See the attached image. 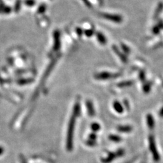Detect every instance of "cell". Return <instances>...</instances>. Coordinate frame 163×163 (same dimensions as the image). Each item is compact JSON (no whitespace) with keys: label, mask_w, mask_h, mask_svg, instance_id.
Wrapping results in <instances>:
<instances>
[{"label":"cell","mask_w":163,"mask_h":163,"mask_svg":"<svg viewBox=\"0 0 163 163\" xmlns=\"http://www.w3.org/2000/svg\"><path fill=\"white\" fill-rule=\"evenodd\" d=\"M148 142H149V151L153 156V159L155 162H158L160 160V156L159 154L158 149L156 147V141L155 138L153 135H149L148 137Z\"/></svg>","instance_id":"6da1fadb"},{"label":"cell","mask_w":163,"mask_h":163,"mask_svg":"<svg viewBox=\"0 0 163 163\" xmlns=\"http://www.w3.org/2000/svg\"><path fill=\"white\" fill-rule=\"evenodd\" d=\"M100 15L102 18H105V19L111 20V21L114 22L120 23V22L122 21V16L117 14H108V13H102V14H101Z\"/></svg>","instance_id":"7a4b0ae2"},{"label":"cell","mask_w":163,"mask_h":163,"mask_svg":"<svg viewBox=\"0 0 163 163\" xmlns=\"http://www.w3.org/2000/svg\"><path fill=\"white\" fill-rule=\"evenodd\" d=\"M124 154V151L123 149H118L116 152L114 153H111L109 154V156L107 157L106 158H105L103 162L104 163H110V162H112V160H114L116 157H120L122 156H123Z\"/></svg>","instance_id":"3957f363"},{"label":"cell","mask_w":163,"mask_h":163,"mask_svg":"<svg viewBox=\"0 0 163 163\" xmlns=\"http://www.w3.org/2000/svg\"><path fill=\"white\" fill-rule=\"evenodd\" d=\"M54 50H58L61 46V33L59 30H55L53 33Z\"/></svg>","instance_id":"277c9868"},{"label":"cell","mask_w":163,"mask_h":163,"mask_svg":"<svg viewBox=\"0 0 163 163\" xmlns=\"http://www.w3.org/2000/svg\"><path fill=\"white\" fill-rule=\"evenodd\" d=\"M146 122H147V126L150 130H152L155 126V121L154 116L151 114H148L146 116Z\"/></svg>","instance_id":"5b68a950"},{"label":"cell","mask_w":163,"mask_h":163,"mask_svg":"<svg viewBox=\"0 0 163 163\" xmlns=\"http://www.w3.org/2000/svg\"><path fill=\"white\" fill-rule=\"evenodd\" d=\"M113 50L114 51L116 52V54L120 57V59H121V61H122L123 63H127V62H128V59H127L126 56L125 55V54H123L122 53V52L119 50L118 48L116 47V46H113Z\"/></svg>","instance_id":"8992f818"},{"label":"cell","mask_w":163,"mask_h":163,"mask_svg":"<svg viewBox=\"0 0 163 163\" xmlns=\"http://www.w3.org/2000/svg\"><path fill=\"white\" fill-rule=\"evenodd\" d=\"M113 107H114V109L115 110V111L116 112H118V113H119V114L123 113L124 108H123V106H122V104L119 101H114V104H113Z\"/></svg>","instance_id":"52a82bcc"},{"label":"cell","mask_w":163,"mask_h":163,"mask_svg":"<svg viewBox=\"0 0 163 163\" xmlns=\"http://www.w3.org/2000/svg\"><path fill=\"white\" fill-rule=\"evenodd\" d=\"M96 36H97V40H98V41L101 44H102V45L106 44L107 39L103 33H101V32H97L96 33Z\"/></svg>","instance_id":"ba28073f"},{"label":"cell","mask_w":163,"mask_h":163,"mask_svg":"<svg viewBox=\"0 0 163 163\" xmlns=\"http://www.w3.org/2000/svg\"><path fill=\"white\" fill-rule=\"evenodd\" d=\"M133 130L132 126L129 125H126V126H120L118 127V131L121 133H131Z\"/></svg>","instance_id":"9c48e42d"},{"label":"cell","mask_w":163,"mask_h":163,"mask_svg":"<svg viewBox=\"0 0 163 163\" xmlns=\"http://www.w3.org/2000/svg\"><path fill=\"white\" fill-rule=\"evenodd\" d=\"M152 83L151 82H146L143 84V91L145 94H148V93L151 91L152 88Z\"/></svg>","instance_id":"30bf717a"},{"label":"cell","mask_w":163,"mask_h":163,"mask_svg":"<svg viewBox=\"0 0 163 163\" xmlns=\"http://www.w3.org/2000/svg\"><path fill=\"white\" fill-rule=\"evenodd\" d=\"M118 76V74H112L110 73H102L101 74L99 75V78L101 79H108V78H116Z\"/></svg>","instance_id":"8fae6325"},{"label":"cell","mask_w":163,"mask_h":163,"mask_svg":"<svg viewBox=\"0 0 163 163\" xmlns=\"http://www.w3.org/2000/svg\"><path fill=\"white\" fill-rule=\"evenodd\" d=\"M12 12L10 7L5 6V5H0V13L1 14H9Z\"/></svg>","instance_id":"7c38bea8"},{"label":"cell","mask_w":163,"mask_h":163,"mask_svg":"<svg viewBox=\"0 0 163 163\" xmlns=\"http://www.w3.org/2000/svg\"><path fill=\"white\" fill-rule=\"evenodd\" d=\"M133 84V82L131 81V80H128V81H124L118 84L119 87H130V86Z\"/></svg>","instance_id":"4fadbf2b"},{"label":"cell","mask_w":163,"mask_h":163,"mask_svg":"<svg viewBox=\"0 0 163 163\" xmlns=\"http://www.w3.org/2000/svg\"><path fill=\"white\" fill-rule=\"evenodd\" d=\"M21 5H22V1L21 0H16V3L14 4V10L15 12H18L21 8Z\"/></svg>","instance_id":"5bb4252c"},{"label":"cell","mask_w":163,"mask_h":163,"mask_svg":"<svg viewBox=\"0 0 163 163\" xmlns=\"http://www.w3.org/2000/svg\"><path fill=\"white\" fill-rule=\"evenodd\" d=\"M46 10V4H44V3H43V4H41L40 6H39L38 9H37V13L40 14H44Z\"/></svg>","instance_id":"9a60e30c"},{"label":"cell","mask_w":163,"mask_h":163,"mask_svg":"<svg viewBox=\"0 0 163 163\" xmlns=\"http://www.w3.org/2000/svg\"><path fill=\"white\" fill-rule=\"evenodd\" d=\"M24 3L28 7H33L35 4V0H25Z\"/></svg>","instance_id":"2e32d148"},{"label":"cell","mask_w":163,"mask_h":163,"mask_svg":"<svg viewBox=\"0 0 163 163\" xmlns=\"http://www.w3.org/2000/svg\"><path fill=\"white\" fill-rule=\"evenodd\" d=\"M110 139L114 142H120L121 141V138L119 136L115 135H112L110 136Z\"/></svg>","instance_id":"e0dca14e"},{"label":"cell","mask_w":163,"mask_h":163,"mask_svg":"<svg viewBox=\"0 0 163 163\" xmlns=\"http://www.w3.org/2000/svg\"><path fill=\"white\" fill-rule=\"evenodd\" d=\"M139 78L141 82H145V73L143 70L140 71L139 73Z\"/></svg>","instance_id":"ac0fdd59"},{"label":"cell","mask_w":163,"mask_h":163,"mask_svg":"<svg viewBox=\"0 0 163 163\" xmlns=\"http://www.w3.org/2000/svg\"><path fill=\"white\" fill-rule=\"evenodd\" d=\"M121 47H122V50H124V52L125 53L127 54L130 53V52H131L130 48H129L127 46H126V45L124 44H122Z\"/></svg>","instance_id":"d6986e66"},{"label":"cell","mask_w":163,"mask_h":163,"mask_svg":"<svg viewBox=\"0 0 163 163\" xmlns=\"http://www.w3.org/2000/svg\"><path fill=\"white\" fill-rule=\"evenodd\" d=\"M84 34L87 35V37H91L92 35L94 34V31L93 29H87L84 31Z\"/></svg>","instance_id":"ffe728a7"},{"label":"cell","mask_w":163,"mask_h":163,"mask_svg":"<svg viewBox=\"0 0 163 163\" xmlns=\"http://www.w3.org/2000/svg\"><path fill=\"white\" fill-rule=\"evenodd\" d=\"M76 33L78 34V36H82V34H83V30H82L81 28H80V27H78V28H76Z\"/></svg>","instance_id":"44dd1931"},{"label":"cell","mask_w":163,"mask_h":163,"mask_svg":"<svg viewBox=\"0 0 163 163\" xmlns=\"http://www.w3.org/2000/svg\"><path fill=\"white\" fill-rule=\"evenodd\" d=\"M124 105L125 108H126V110L129 111V109H130V104H129V101L126 100V99H125V100H124Z\"/></svg>","instance_id":"7402d4cb"},{"label":"cell","mask_w":163,"mask_h":163,"mask_svg":"<svg viewBox=\"0 0 163 163\" xmlns=\"http://www.w3.org/2000/svg\"><path fill=\"white\" fill-rule=\"evenodd\" d=\"M82 1H83V3L85 4L86 5H87V7H92V5H91V3L89 1V0H82Z\"/></svg>","instance_id":"603a6c76"},{"label":"cell","mask_w":163,"mask_h":163,"mask_svg":"<svg viewBox=\"0 0 163 163\" xmlns=\"http://www.w3.org/2000/svg\"><path fill=\"white\" fill-rule=\"evenodd\" d=\"M159 115H160V117H163V107L160 109V111H159Z\"/></svg>","instance_id":"cb8c5ba5"},{"label":"cell","mask_w":163,"mask_h":163,"mask_svg":"<svg viewBox=\"0 0 163 163\" xmlns=\"http://www.w3.org/2000/svg\"><path fill=\"white\" fill-rule=\"evenodd\" d=\"M162 87H163V81H162Z\"/></svg>","instance_id":"d4e9b609"},{"label":"cell","mask_w":163,"mask_h":163,"mask_svg":"<svg viewBox=\"0 0 163 163\" xmlns=\"http://www.w3.org/2000/svg\"><path fill=\"white\" fill-rule=\"evenodd\" d=\"M0 1H1V0H0Z\"/></svg>","instance_id":"484cf974"}]
</instances>
